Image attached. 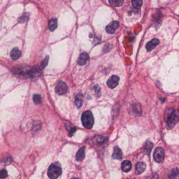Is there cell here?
Segmentation results:
<instances>
[{
    "mask_svg": "<svg viewBox=\"0 0 179 179\" xmlns=\"http://www.w3.org/2000/svg\"><path fill=\"white\" fill-rule=\"evenodd\" d=\"M119 77L118 76L116 75H113L111 77H110L109 79L107 81V85L108 87L111 88H115L116 86L118 85L119 81Z\"/></svg>",
    "mask_w": 179,
    "mask_h": 179,
    "instance_id": "obj_7",
    "label": "cell"
},
{
    "mask_svg": "<svg viewBox=\"0 0 179 179\" xmlns=\"http://www.w3.org/2000/svg\"><path fill=\"white\" fill-rule=\"evenodd\" d=\"M132 4L134 7L138 9L142 6L143 1L140 0H134L132 1Z\"/></svg>",
    "mask_w": 179,
    "mask_h": 179,
    "instance_id": "obj_21",
    "label": "cell"
},
{
    "mask_svg": "<svg viewBox=\"0 0 179 179\" xmlns=\"http://www.w3.org/2000/svg\"><path fill=\"white\" fill-rule=\"evenodd\" d=\"M146 165L145 163L139 162L137 163L136 166V173L137 174H140L143 173L146 169Z\"/></svg>",
    "mask_w": 179,
    "mask_h": 179,
    "instance_id": "obj_12",
    "label": "cell"
},
{
    "mask_svg": "<svg viewBox=\"0 0 179 179\" xmlns=\"http://www.w3.org/2000/svg\"><path fill=\"white\" fill-rule=\"evenodd\" d=\"M119 27V23L118 21H112L108 25L106 28L107 32L109 34H113Z\"/></svg>",
    "mask_w": 179,
    "mask_h": 179,
    "instance_id": "obj_6",
    "label": "cell"
},
{
    "mask_svg": "<svg viewBox=\"0 0 179 179\" xmlns=\"http://www.w3.org/2000/svg\"><path fill=\"white\" fill-rule=\"evenodd\" d=\"M164 119L167 122V127L168 129H172L179 122L178 110L169 108L166 110L164 115Z\"/></svg>",
    "mask_w": 179,
    "mask_h": 179,
    "instance_id": "obj_1",
    "label": "cell"
},
{
    "mask_svg": "<svg viewBox=\"0 0 179 179\" xmlns=\"http://www.w3.org/2000/svg\"><path fill=\"white\" fill-rule=\"evenodd\" d=\"M71 179H79V178H72Z\"/></svg>",
    "mask_w": 179,
    "mask_h": 179,
    "instance_id": "obj_28",
    "label": "cell"
},
{
    "mask_svg": "<svg viewBox=\"0 0 179 179\" xmlns=\"http://www.w3.org/2000/svg\"><path fill=\"white\" fill-rule=\"evenodd\" d=\"M62 170L61 167L55 164H52L49 167L47 171V174L51 179H57L61 176Z\"/></svg>",
    "mask_w": 179,
    "mask_h": 179,
    "instance_id": "obj_3",
    "label": "cell"
},
{
    "mask_svg": "<svg viewBox=\"0 0 179 179\" xmlns=\"http://www.w3.org/2000/svg\"><path fill=\"white\" fill-rule=\"evenodd\" d=\"M89 59V55L86 52H83L79 55V57L77 61V63L80 66L85 65L87 63V61Z\"/></svg>",
    "mask_w": 179,
    "mask_h": 179,
    "instance_id": "obj_8",
    "label": "cell"
},
{
    "mask_svg": "<svg viewBox=\"0 0 179 179\" xmlns=\"http://www.w3.org/2000/svg\"><path fill=\"white\" fill-rule=\"evenodd\" d=\"M49 26L51 31L55 30L57 28V20L56 18H54L50 20L49 22Z\"/></svg>",
    "mask_w": 179,
    "mask_h": 179,
    "instance_id": "obj_17",
    "label": "cell"
},
{
    "mask_svg": "<svg viewBox=\"0 0 179 179\" xmlns=\"http://www.w3.org/2000/svg\"><path fill=\"white\" fill-rule=\"evenodd\" d=\"M153 147V144L150 141H147L144 146V151L146 154L149 155Z\"/></svg>",
    "mask_w": 179,
    "mask_h": 179,
    "instance_id": "obj_16",
    "label": "cell"
},
{
    "mask_svg": "<svg viewBox=\"0 0 179 179\" xmlns=\"http://www.w3.org/2000/svg\"><path fill=\"white\" fill-rule=\"evenodd\" d=\"M122 150L118 147H115L113 148V150L112 158L114 159L119 160L122 158Z\"/></svg>",
    "mask_w": 179,
    "mask_h": 179,
    "instance_id": "obj_10",
    "label": "cell"
},
{
    "mask_svg": "<svg viewBox=\"0 0 179 179\" xmlns=\"http://www.w3.org/2000/svg\"><path fill=\"white\" fill-rule=\"evenodd\" d=\"M158 177H159V176H158V174L155 173L153 176H152L150 179H158Z\"/></svg>",
    "mask_w": 179,
    "mask_h": 179,
    "instance_id": "obj_27",
    "label": "cell"
},
{
    "mask_svg": "<svg viewBox=\"0 0 179 179\" xmlns=\"http://www.w3.org/2000/svg\"><path fill=\"white\" fill-rule=\"evenodd\" d=\"M153 158L155 161L158 163L162 162L164 159V149L161 147L157 148L154 152Z\"/></svg>",
    "mask_w": 179,
    "mask_h": 179,
    "instance_id": "obj_4",
    "label": "cell"
},
{
    "mask_svg": "<svg viewBox=\"0 0 179 179\" xmlns=\"http://www.w3.org/2000/svg\"><path fill=\"white\" fill-rule=\"evenodd\" d=\"M34 102L36 104H39L42 102V98L40 95H34L33 96Z\"/></svg>",
    "mask_w": 179,
    "mask_h": 179,
    "instance_id": "obj_22",
    "label": "cell"
},
{
    "mask_svg": "<svg viewBox=\"0 0 179 179\" xmlns=\"http://www.w3.org/2000/svg\"><path fill=\"white\" fill-rule=\"evenodd\" d=\"M76 130H77V129H76V127L72 128L70 129V133H69L70 137H72V136H73V134L76 131Z\"/></svg>",
    "mask_w": 179,
    "mask_h": 179,
    "instance_id": "obj_26",
    "label": "cell"
},
{
    "mask_svg": "<svg viewBox=\"0 0 179 179\" xmlns=\"http://www.w3.org/2000/svg\"><path fill=\"white\" fill-rule=\"evenodd\" d=\"M83 95L82 94H79L76 96L75 99V104L77 108H80L82 106L83 103Z\"/></svg>",
    "mask_w": 179,
    "mask_h": 179,
    "instance_id": "obj_14",
    "label": "cell"
},
{
    "mask_svg": "<svg viewBox=\"0 0 179 179\" xmlns=\"http://www.w3.org/2000/svg\"><path fill=\"white\" fill-rule=\"evenodd\" d=\"M179 169L176 168L170 172L169 174V178L170 179H179Z\"/></svg>",
    "mask_w": 179,
    "mask_h": 179,
    "instance_id": "obj_18",
    "label": "cell"
},
{
    "mask_svg": "<svg viewBox=\"0 0 179 179\" xmlns=\"http://www.w3.org/2000/svg\"><path fill=\"white\" fill-rule=\"evenodd\" d=\"M109 2L111 5L117 7V6H121L122 4V3H124V1H119V0L113 1V0H112V1H109Z\"/></svg>",
    "mask_w": 179,
    "mask_h": 179,
    "instance_id": "obj_20",
    "label": "cell"
},
{
    "mask_svg": "<svg viewBox=\"0 0 179 179\" xmlns=\"http://www.w3.org/2000/svg\"><path fill=\"white\" fill-rule=\"evenodd\" d=\"M83 126L88 129H90L93 127L94 124V119L93 113L90 111H86L84 112L81 118Z\"/></svg>",
    "mask_w": 179,
    "mask_h": 179,
    "instance_id": "obj_2",
    "label": "cell"
},
{
    "mask_svg": "<svg viewBox=\"0 0 179 179\" xmlns=\"http://www.w3.org/2000/svg\"><path fill=\"white\" fill-rule=\"evenodd\" d=\"M132 168V164L130 161L124 160L122 163V169L124 172H128L130 171Z\"/></svg>",
    "mask_w": 179,
    "mask_h": 179,
    "instance_id": "obj_13",
    "label": "cell"
},
{
    "mask_svg": "<svg viewBox=\"0 0 179 179\" xmlns=\"http://www.w3.org/2000/svg\"><path fill=\"white\" fill-rule=\"evenodd\" d=\"M21 52L18 48H14L13 49L12 51L11 52V56L13 59L16 60L21 57Z\"/></svg>",
    "mask_w": 179,
    "mask_h": 179,
    "instance_id": "obj_15",
    "label": "cell"
},
{
    "mask_svg": "<svg viewBox=\"0 0 179 179\" xmlns=\"http://www.w3.org/2000/svg\"><path fill=\"white\" fill-rule=\"evenodd\" d=\"M49 57L47 56H46V57L43 60L42 62V64L41 65V68H42V69H43V68H44L45 67H46V66L47 65V63H48V61H49Z\"/></svg>",
    "mask_w": 179,
    "mask_h": 179,
    "instance_id": "obj_24",
    "label": "cell"
},
{
    "mask_svg": "<svg viewBox=\"0 0 179 179\" xmlns=\"http://www.w3.org/2000/svg\"><path fill=\"white\" fill-rule=\"evenodd\" d=\"M67 89L68 88L66 84L63 82L61 81L58 83L57 85H56L55 88V91L57 94L62 95L67 93Z\"/></svg>",
    "mask_w": 179,
    "mask_h": 179,
    "instance_id": "obj_5",
    "label": "cell"
},
{
    "mask_svg": "<svg viewBox=\"0 0 179 179\" xmlns=\"http://www.w3.org/2000/svg\"><path fill=\"white\" fill-rule=\"evenodd\" d=\"M28 18V14L25 13L22 16H21V18H19L18 21L21 23H24L25 22H26Z\"/></svg>",
    "mask_w": 179,
    "mask_h": 179,
    "instance_id": "obj_25",
    "label": "cell"
},
{
    "mask_svg": "<svg viewBox=\"0 0 179 179\" xmlns=\"http://www.w3.org/2000/svg\"><path fill=\"white\" fill-rule=\"evenodd\" d=\"M160 41L157 39H154L150 41L146 44V48L148 52L151 51L152 49H155V47L159 44Z\"/></svg>",
    "mask_w": 179,
    "mask_h": 179,
    "instance_id": "obj_9",
    "label": "cell"
},
{
    "mask_svg": "<svg viewBox=\"0 0 179 179\" xmlns=\"http://www.w3.org/2000/svg\"><path fill=\"white\" fill-rule=\"evenodd\" d=\"M7 176V172L5 169L0 170V178L4 179Z\"/></svg>",
    "mask_w": 179,
    "mask_h": 179,
    "instance_id": "obj_23",
    "label": "cell"
},
{
    "mask_svg": "<svg viewBox=\"0 0 179 179\" xmlns=\"http://www.w3.org/2000/svg\"><path fill=\"white\" fill-rule=\"evenodd\" d=\"M106 138L103 136H96L93 138V142L96 144H101L105 141Z\"/></svg>",
    "mask_w": 179,
    "mask_h": 179,
    "instance_id": "obj_19",
    "label": "cell"
},
{
    "mask_svg": "<svg viewBox=\"0 0 179 179\" xmlns=\"http://www.w3.org/2000/svg\"><path fill=\"white\" fill-rule=\"evenodd\" d=\"M85 149L86 147H83L77 151L76 155V159L77 161H82V160H84L85 157Z\"/></svg>",
    "mask_w": 179,
    "mask_h": 179,
    "instance_id": "obj_11",
    "label": "cell"
}]
</instances>
